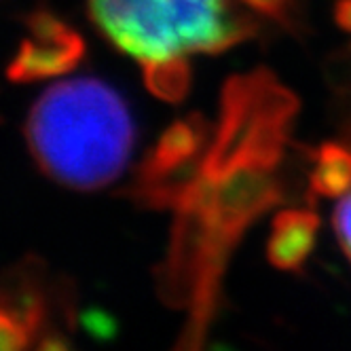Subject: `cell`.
<instances>
[{"mask_svg":"<svg viewBox=\"0 0 351 351\" xmlns=\"http://www.w3.org/2000/svg\"><path fill=\"white\" fill-rule=\"evenodd\" d=\"M245 3L261 13L275 15V17H286L288 11V0H245Z\"/></svg>","mask_w":351,"mask_h":351,"instance_id":"5b68a950","label":"cell"},{"mask_svg":"<svg viewBox=\"0 0 351 351\" xmlns=\"http://www.w3.org/2000/svg\"><path fill=\"white\" fill-rule=\"evenodd\" d=\"M95 26L146 66L155 91L176 99L184 58L218 53L250 34L229 0H87Z\"/></svg>","mask_w":351,"mask_h":351,"instance_id":"7a4b0ae2","label":"cell"},{"mask_svg":"<svg viewBox=\"0 0 351 351\" xmlns=\"http://www.w3.org/2000/svg\"><path fill=\"white\" fill-rule=\"evenodd\" d=\"M26 138L49 178L93 191L117 180L128 165L134 125L112 87L95 79H74L49 87L36 99Z\"/></svg>","mask_w":351,"mask_h":351,"instance_id":"6da1fadb","label":"cell"},{"mask_svg":"<svg viewBox=\"0 0 351 351\" xmlns=\"http://www.w3.org/2000/svg\"><path fill=\"white\" fill-rule=\"evenodd\" d=\"M32 28L30 40L11 70L13 79H30L60 72L70 66L74 56L81 53V40L53 17H38Z\"/></svg>","mask_w":351,"mask_h":351,"instance_id":"3957f363","label":"cell"},{"mask_svg":"<svg viewBox=\"0 0 351 351\" xmlns=\"http://www.w3.org/2000/svg\"><path fill=\"white\" fill-rule=\"evenodd\" d=\"M335 233L345 256L351 261V191L341 199L335 210Z\"/></svg>","mask_w":351,"mask_h":351,"instance_id":"277c9868","label":"cell"}]
</instances>
